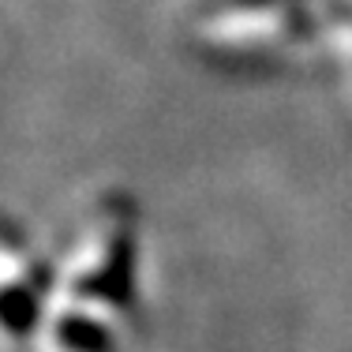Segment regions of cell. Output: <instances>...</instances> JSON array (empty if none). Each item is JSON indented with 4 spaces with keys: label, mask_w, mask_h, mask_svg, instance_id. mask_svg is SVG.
I'll list each match as a JSON object with an SVG mask.
<instances>
[{
    "label": "cell",
    "mask_w": 352,
    "mask_h": 352,
    "mask_svg": "<svg viewBox=\"0 0 352 352\" xmlns=\"http://www.w3.org/2000/svg\"><path fill=\"white\" fill-rule=\"evenodd\" d=\"M326 4L311 0H195L191 41L225 64L285 68L322 49Z\"/></svg>",
    "instance_id": "1"
},
{
    "label": "cell",
    "mask_w": 352,
    "mask_h": 352,
    "mask_svg": "<svg viewBox=\"0 0 352 352\" xmlns=\"http://www.w3.org/2000/svg\"><path fill=\"white\" fill-rule=\"evenodd\" d=\"M56 266L34 251L19 225L0 217V349H38Z\"/></svg>",
    "instance_id": "2"
},
{
    "label": "cell",
    "mask_w": 352,
    "mask_h": 352,
    "mask_svg": "<svg viewBox=\"0 0 352 352\" xmlns=\"http://www.w3.org/2000/svg\"><path fill=\"white\" fill-rule=\"evenodd\" d=\"M322 53L352 82V0H326Z\"/></svg>",
    "instance_id": "3"
}]
</instances>
